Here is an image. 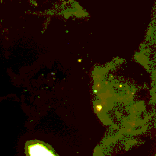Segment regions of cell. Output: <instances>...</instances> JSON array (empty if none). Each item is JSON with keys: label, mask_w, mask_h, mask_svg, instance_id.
I'll list each match as a JSON object with an SVG mask.
<instances>
[{"label": "cell", "mask_w": 156, "mask_h": 156, "mask_svg": "<svg viewBox=\"0 0 156 156\" xmlns=\"http://www.w3.org/2000/svg\"><path fill=\"white\" fill-rule=\"evenodd\" d=\"M95 109H96V111H98V112H100V111H101V110L103 109V107H102V105H97V106H96V108H95Z\"/></svg>", "instance_id": "2"}, {"label": "cell", "mask_w": 156, "mask_h": 156, "mask_svg": "<svg viewBox=\"0 0 156 156\" xmlns=\"http://www.w3.org/2000/svg\"><path fill=\"white\" fill-rule=\"evenodd\" d=\"M27 152L29 155H53L54 153L47 146L41 143H31L27 147Z\"/></svg>", "instance_id": "1"}]
</instances>
